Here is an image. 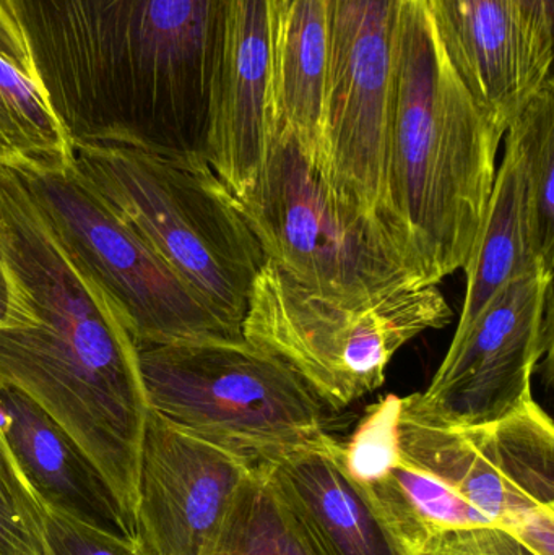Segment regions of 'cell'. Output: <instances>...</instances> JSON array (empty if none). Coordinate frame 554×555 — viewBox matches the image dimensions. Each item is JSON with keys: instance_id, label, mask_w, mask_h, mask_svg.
I'll list each match as a JSON object with an SVG mask.
<instances>
[{"instance_id": "cell-7", "label": "cell", "mask_w": 554, "mask_h": 555, "mask_svg": "<svg viewBox=\"0 0 554 555\" xmlns=\"http://www.w3.org/2000/svg\"><path fill=\"white\" fill-rule=\"evenodd\" d=\"M237 204L267 262L311 293L357 302L423 287L384 221L335 197L286 127L276 126L259 182Z\"/></svg>"}, {"instance_id": "cell-29", "label": "cell", "mask_w": 554, "mask_h": 555, "mask_svg": "<svg viewBox=\"0 0 554 555\" xmlns=\"http://www.w3.org/2000/svg\"><path fill=\"white\" fill-rule=\"evenodd\" d=\"M0 55L33 75L25 41L7 0H0Z\"/></svg>"}, {"instance_id": "cell-25", "label": "cell", "mask_w": 554, "mask_h": 555, "mask_svg": "<svg viewBox=\"0 0 554 555\" xmlns=\"http://www.w3.org/2000/svg\"><path fill=\"white\" fill-rule=\"evenodd\" d=\"M403 398L389 395L368 408L350 439L344 442L345 466L358 482L374 478L399 459L397 426Z\"/></svg>"}, {"instance_id": "cell-22", "label": "cell", "mask_w": 554, "mask_h": 555, "mask_svg": "<svg viewBox=\"0 0 554 555\" xmlns=\"http://www.w3.org/2000/svg\"><path fill=\"white\" fill-rule=\"evenodd\" d=\"M201 555H315L266 469L243 479Z\"/></svg>"}, {"instance_id": "cell-23", "label": "cell", "mask_w": 554, "mask_h": 555, "mask_svg": "<svg viewBox=\"0 0 554 555\" xmlns=\"http://www.w3.org/2000/svg\"><path fill=\"white\" fill-rule=\"evenodd\" d=\"M484 433L507 485L533 504L554 508V427L545 410L532 398Z\"/></svg>"}, {"instance_id": "cell-14", "label": "cell", "mask_w": 554, "mask_h": 555, "mask_svg": "<svg viewBox=\"0 0 554 555\" xmlns=\"http://www.w3.org/2000/svg\"><path fill=\"white\" fill-rule=\"evenodd\" d=\"M0 434L44 507L133 543L132 527L96 463L44 408L5 384H0Z\"/></svg>"}, {"instance_id": "cell-28", "label": "cell", "mask_w": 554, "mask_h": 555, "mask_svg": "<svg viewBox=\"0 0 554 555\" xmlns=\"http://www.w3.org/2000/svg\"><path fill=\"white\" fill-rule=\"evenodd\" d=\"M507 530L513 531L533 553L554 555V508H532Z\"/></svg>"}, {"instance_id": "cell-26", "label": "cell", "mask_w": 554, "mask_h": 555, "mask_svg": "<svg viewBox=\"0 0 554 555\" xmlns=\"http://www.w3.org/2000/svg\"><path fill=\"white\" fill-rule=\"evenodd\" d=\"M41 555H142L119 540L42 505Z\"/></svg>"}, {"instance_id": "cell-16", "label": "cell", "mask_w": 554, "mask_h": 555, "mask_svg": "<svg viewBox=\"0 0 554 555\" xmlns=\"http://www.w3.org/2000/svg\"><path fill=\"white\" fill-rule=\"evenodd\" d=\"M397 449L403 463L445 482L501 527H513L517 518L542 507L500 475L488 453L484 427L445 426L413 411L403 398Z\"/></svg>"}, {"instance_id": "cell-12", "label": "cell", "mask_w": 554, "mask_h": 555, "mask_svg": "<svg viewBox=\"0 0 554 555\" xmlns=\"http://www.w3.org/2000/svg\"><path fill=\"white\" fill-rule=\"evenodd\" d=\"M254 469L146 413L140 447L133 543L142 555H201L237 486Z\"/></svg>"}, {"instance_id": "cell-2", "label": "cell", "mask_w": 554, "mask_h": 555, "mask_svg": "<svg viewBox=\"0 0 554 555\" xmlns=\"http://www.w3.org/2000/svg\"><path fill=\"white\" fill-rule=\"evenodd\" d=\"M0 259L9 280L0 384L44 408L96 463L132 527L149 404L133 345L65 256L18 171L0 168Z\"/></svg>"}, {"instance_id": "cell-11", "label": "cell", "mask_w": 554, "mask_h": 555, "mask_svg": "<svg viewBox=\"0 0 554 555\" xmlns=\"http://www.w3.org/2000/svg\"><path fill=\"white\" fill-rule=\"evenodd\" d=\"M283 0H224L207 159L237 202L259 182L276 129Z\"/></svg>"}, {"instance_id": "cell-10", "label": "cell", "mask_w": 554, "mask_h": 555, "mask_svg": "<svg viewBox=\"0 0 554 555\" xmlns=\"http://www.w3.org/2000/svg\"><path fill=\"white\" fill-rule=\"evenodd\" d=\"M552 343L553 272L536 266L494 294L407 404L445 426H491L532 400L533 372Z\"/></svg>"}, {"instance_id": "cell-15", "label": "cell", "mask_w": 554, "mask_h": 555, "mask_svg": "<svg viewBox=\"0 0 554 555\" xmlns=\"http://www.w3.org/2000/svg\"><path fill=\"white\" fill-rule=\"evenodd\" d=\"M334 440L266 469L315 555H415L384 524Z\"/></svg>"}, {"instance_id": "cell-19", "label": "cell", "mask_w": 554, "mask_h": 555, "mask_svg": "<svg viewBox=\"0 0 554 555\" xmlns=\"http://www.w3.org/2000/svg\"><path fill=\"white\" fill-rule=\"evenodd\" d=\"M358 485L384 524L412 553L445 530L498 525L445 482L407 465L400 456Z\"/></svg>"}, {"instance_id": "cell-18", "label": "cell", "mask_w": 554, "mask_h": 555, "mask_svg": "<svg viewBox=\"0 0 554 555\" xmlns=\"http://www.w3.org/2000/svg\"><path fill=\"white\" fill-rule=\"evenodd\" d=\"M539 266L527 246L523 178L516 152L504 143L503 165L497 171L487 221L465 267L467 294L451 346L459 345L494 294L514 278Z\"/></svg>"}, {"instance_id": "cell-24", "label": "cell", "mask_w": 554, "mask_h": 555, "mask_svg": "<svg viewBox=\"0 0 554 555\" xmlns=\"http://www.w3.org/2000/svg\"><path fill=\"white\" fill-rule=\"evenodd\" d=\"M42 504L0 434V555H41Z\"/></svg>"}, {"instance_id": "cell-17", "label": "cell", "mask_w": 554, "mask_h": 555, "mask_svg": "<svg viewBox=\"0 0 554 555\" xmlns=\"http://www.w3.org/2000/svg\"><path fill=\"white\" fill-rule=\"evenodd\" d=\"M327 0H283L276 49V126L318 165L327 88Z\"/></svg>"}, {"instance_id": "cell-13", "label": "cell", "mask_w": 554, "mask_h": 555, "mask_svg": "<svg viewBox=\"0 0 554 555\" xmlns=\"http://www.w3.org/2000/svg\"><path fill=\"white\" fill-rule=\"evenodd\" d=\"M426 3L459 77L506 133L511 120L554 75V13L533 0Z\"/></svg>"}, {"instance_id": "cell-4", "label": "cell", "mask_w": 554, "mask_h": 555, "mask_svg": "<svg viewBox=\"0 0 554 555\" xmlns=\"http://www.w3.org/2000/svg\"><path fill=\"white\" fill-rule=\"evenodd\" d=\"M72 165L224 323L241 330L266 256L207 159L74 145Z\"/></svg>"}, {"instance_id": "cell-21", "label": "cell", "mask_w": 554, "mask_h": 555, "mask_svg": "<svg viewBox=\"0 0 554 555\" xmlns=\"http://www.w3.org/2000/svg\"><path fill=\"white\" fill-rule=\"evenodd\" d=\"M70 163V140L35 77L0 55V168L41 172Z\"/></svg>"}, {"instance_id": "cell-8", "label": "cell", "mask_w": 554, "mask_h": 555, "mask_svg": "<svg viewBox=\"0 0 554 555\" xmlns=\"http://www.w3.org/2000/svg\"><path fill=\"white\" fill-rule=\"evenodd\" d=\"M20 175L65 256L103 294L137 349L243 338L117 217L72 163Z\"/></svg>"}, {"instance_id": "cell-3", "label": "cell", "mask_w": 554, "mask_h": 555, "mask_svg": "<svg viewBox=\"0 0 554 555\" xmlns=\"http://www.w3.org/2000/svg\"><path fill=\"white\" fill-rule=\"evenodd\" d=\"M503 139L446 54L426 0H403L381 220L422 286L467 267Z\"/></svg>"}, {"instance_id": "cell-9", "label": "cell", "mask_w": 554, "mask_h": 555, "mask_svg": "<svg viewBox=\"0 0 554 555\" xmlns=\"http://www.w3.org/2000/svg\"><path fill=\"white\" fill-rule=\"evenodd\" d=\"M402 3L327 0V88L318 168L335 197L377 218Z\"/></svg>"}, {"instance_id": "cell-30", "label": "cell", "mask_w": 554, "mask_h": 555, "mask_svg": "<svg viewBox=\"0 0 554 555\" xmlns=\"http://www.w3.org/2000/svg\"><path fill=\"white\" fill-rule=\"evenodd\" d=\"M9 280H7L5 267H3L2 259H0V325L5 323L7 312H9Z\"/></svg>"}, {"instance_id": "cell-31", "label": "cell", "mask_w": 554, "mask_h": 555, "mask_svg": "<svg viewBox=\"0 0 554 555\" xmlns=\"http://www.w3.org/2000/svg\"><path fill=\"white\" fill-rule=\"evenodd\" d=\"M537 5L542 7L546 12L554 13V0H533Z\"/></svg>"}, {"instance_id": "cell-1", "label": "cell", "mask_w": 554, "mask_h": 555, "mask_svg": "<svg viewBox=\"0 0 554 555\" xmlns=\"http://www.w3.org/2000/svg\"><path fill=\"white\" fill-rule=\"evenodd\" d=\"M72 146L204 158L224 0H7Z\"/></svg>"}, {"instance_id": "cell-27", "label": "cell", "mask_w": 554, "mask_h": 555, "mask_svg": "<svg viewBox=\"0 0 554 555\" xmlns=\"http://www.w3.org/2000/svg\"><path fill=\"white\" fill-rule=\"evenodd\" d=\"M415 555H539L501 525L454 528L429 538Z\"/></svg>"}, {"instance_id": "cell-6", "label": "cell", "mask_w": 554, "mask_h": 555, "mask_svg": "<svg viewBox=\"0 0 554 555\" xmlns=\"http://www.w3.org/2000/svg\"><path fill=\"white\" fill-rule=\"evenodd\" d=\"M452 315L436 286L350 302L311 293L266 260L241 332L338 411L383 387L397 351L426 330L445 328Z\"/></svg>"}, {"instance_id": "cell-20", "label": "cell", "mask_w": 554, "mask_h": 555, "mask_svg": "<svg viewBox=\"0 0 554 555\" xmlns=\"http://www.w3.org/2000/svg\"><path fill=\"white\" fill-rule=\"evenodd\" d=\"M503 140L519 159L530 259L553 272L554 75L511 120Z\"/></svg>"}, {"instance_id": "cell-5", "label": "cell", "mask_w": 554, "mask_h": 555, "mask_svg": "<svg viewBox=\"0 0 554 555\" xmlns=\"http://www.w3.org/2000/svg\"><path fill=\"white\" fill-rule=\"evenodd\" d=\"M146 404L250 469L337 440L332 414L282 361L246 338L137 351Z\"/></svg>"}]
</instances>
